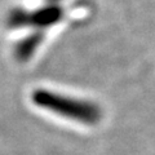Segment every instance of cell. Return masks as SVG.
Listing matches in <instances>:
<instances>
[{
	"label": "cell",
	"instance_id": "1",
	"mask_svg": "<svg viewBox=\"0 0 155 155\" xmlns=\"http://www.w3.org/2000/svg\"><path fill=\"white\" fill-rule=\"evenodd\" d=\"M32 102L40 109L81 124L94 125L101 120V111L96 105L57 92L38 89L32 94Z\"/></svg>",
	"mask_w": 155,
	"mask_h": 155
},
{
	"label": "cell",
	"instance_id": "2",
	"mask_svg": "<svg viewBox=\"0 0 155 155\" xmlns=\"http://www.w3.org/2000/svg\"><path fill=\"white\" fill-rule=\"evenodd\" d=\"M66 14L67 8L61 0H47L32 9H14L8 17V26L45 28L62 22Z\"/></svg>",
	"mask_w": 155,
	"mask_h": 155
}]
</instances>
